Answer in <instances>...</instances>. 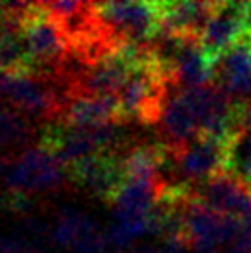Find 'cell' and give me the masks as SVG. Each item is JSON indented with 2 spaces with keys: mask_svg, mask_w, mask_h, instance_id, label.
I'll use <instances>...</instances> for the list:
<instances>
[{
  "mask_svg": "<svg viewBox=\"0 0 251 253\" xmlns=\"http://www.w3.org/2000/svg\"><path fill=\"white\" fill-rule=\"evenodd\" d=\"M21 28L34 63L32 74L57 80L65 59L69 57V42L42 2L30 4Z\"/></svg>",
  "mask_w": 251,
  "mask_h": 253,
  "instance_id": "1",
  "label": "cell"
},
{
  "mask_svg": "<svg viewBox=\"0 0 251 253\" xmlns=\"http://www.w3.org/2000/svg\"><path fill=\"white\" fill-rule=\"evenodd\" d=\"M96 15L119 44H150L163 32L161 2H104Z\"/></svg>",
  "mask_w": 251,
  "mask_h": 253,
  "instance_id": "2",
  "label": "cell"
},
{
  "mask_svg": "<svg viewBox=\"0 0 251 253\" xmlns=\"http://www.w3.org/2000/svg\"><path fill=\"white\" fill-rule=\"evenodd\" d=\"M69 179L80 189H85L94 196L111 204L115 194L126 181L124 154L102 152L85 157L82 161L67 167Z\"/></svg>",
  "mask_w": 251,
  "mask_h": 253,
  "instance_id": "3",
  "label": "cell"
},
{
  "mask_svg": "<svg viewBox=\"0 0 251 253\" xmlns=\"http://www.w3.org/2000/svg\"><path fill=\"white\" fill-rule=\"evenodd\" d=\"M159 131L163 141L161 144L168 152H179L190 142L202 139L200 120L188 102L187 94L179 87H172L163 104L159 115Z\"/></svg>",
  "mask_w": 251,
  "mask_h": 253,
  "instance_id": "4",
  "label": "cell"
},
{
  "mask_svg": "<svg viewBox=\"0 0 251 253\" xmlns=\"http://www.w3.org/2000/svg\"><path fill=\"white\" fill-rule=\"evenodd\" d=\"M250 28L246 4H220L200 36V46L216 67V61Z\"/></svg>",
  "mask_w": 251,
  "mask_h": 253,
  "instance_id": "5",
  "label": "cell"
},
{
  "mask_svg": "<svg viewBox=\"0 0 251 253\" xmlns=\"http://www.w3.org/2000/svg\"><path fill=\"white\" fill-rule=\"evenodd\" d=\"M196 200L218 214L242 220L251 211V187L231 174H220L192 190Z\"/></svg>",
  "mask_w": 251,
  "mask_h": 253,
  "instance_id": "6",
  "label": "cell"
},
{
  "mask_svg": "<svg viewBox=\"0 0 251 253\" xmlns=\"http://www.w3.org/2000/svg\"><path fill=\"white\" fill-rule=\"evenodd\" d=\"M57 122L70 127H94L104 124H120L122 115L117 96L70 94Z\"/></svg>",
  "mask_w": 251,
  "mask_h": 253,
  "instance_id": "7",
  "label": "cell"
},
{
  "mask_svg": "<svg viewBox=\"0 0 251 253\" xmlns=\"http://www.w3.org/2000/svg\"><path fill=\"white\" fill-rule=\"evenodd\" d=\"M163 32L181 39H200L220 2H161Z\"/></svg>",
  "mask_w": 251,
  "mask_h": 253,
  "instance_id": "8",
  "label": "cell"
},
{
  "mask_svg": "<svg viewBox=\"0 0 251 253\" xmlns=\"http://www.w3.org/2000/svg\"><path fill=\"white\" fill-rule=\"evenodd\" d=\"M102 235L104 233L98 229L96 222L91 216L69 207L59 211L56 225L50 233V237L57 246L72 252H80L82 248L91 244L92 240H96Z\"/></svg>",
  "mask_w": 251,
  "mask_h": 253,
  "instance_id": "9",
  "label": "cell"
},
{
  "mask_svg": "<svg viewBox=\"0 0 251 253\" xmlns=\"http://www.w3.org/2000/svg\"><path fill=\"white\" fill-rule=\"evenodd\" d=\"M32 137V126L28 119L15 111L13 107H6L0 113V148L22 146Z\"/></svg>",
  "mask_w": 251,
  "mask_h": 253,
  "instance_id": "10",
  "label": "cell"
},
{
  "mask_svg": "<svg viewBox=\"0 0 251 253\" xmlns=\"http://www.w3.org/2000/svg\"><path fill=\"white\" fill-rule=\"evenodd\" d=\"M188 250V244L179 239H163L157 244L137 248L135 253H185Z\"/></svg>",
  "mask_w": 251,
  "mask_h": 253,
  "instance_id": "11",
  "label": "cell"
},
{
  "mask_svg": "<svg viewBox=\"0 0 251 253\" xmlns=\"http://www.w3.org/2000/svg\"><path fill=\"white\" fill-rule=\"evenodd\" d=\"M246 9H248V19H250V24H251V4H246Z\"/></svg>",
  "mask_w": 251,
  "mask_h": 253,
  "instance_id": "12",
  "label": "cell"
},
{
  "mask_svg": "<svg viewBox=\"0 0 251 253\" xmlns=\"http://www.w3.org/2000/svg\"><path fill=\"white\" fill-rule=\"evenodd\" d=\"M4 109H6V106H4V104H2V96H0V113L4 111Z\"/></svg>",
  "mask_w": 251,
  "mask_h": 253,
  "instance_id": "13",
  "label": "cell"
},
{
  "mask_svg": "<svg viewBox=\"0 0 251 253\" xmlns=\"http://www.w3.org/2000/svg\"><path fill=\"white\" fill-rule=\"evenodd\" d=\"M105 253H122V252H119V250H115V248H111L109 252H105Z\"/></svg>",
  "mask_w": 251,
  "mask_h": 253,
  "instance_id": "14",
  "label": "cell"
}]
</instances>
